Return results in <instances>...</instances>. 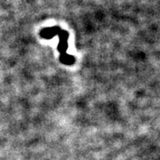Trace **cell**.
<instances>
[{"label":"cell","instance_id":"6da1fadb","mask_svg":"<svg viewBox=\"0 0 160 160\" xmlns=\"http://www.w3.org/2000/svg\"><path fill=\"white\" fill-rule=\"evenodd\" d=\"M39 36L45 39H51L55 36L59 37V44H58V51L60 52V61L61 62L66 65H72L76 62V58L72 55L67 53V50L69 47V34L65 29H62L59 26H52V27H46L41 29Z\"/></svg>","mask_w":160,"mask_h":160}]
</instances>
